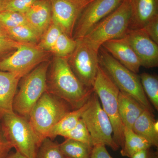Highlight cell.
<instances>
[{"instance_id": "obj_1", "label": "cell", "mask_w": 158, "mask_h": 158, "mask_svg": "<svg viewBox=\"0 0 158 158\" xmlns=\"http://www.w3.org/2000/svg\"><path fill=\"white\" fill-rule=\"evenodd\" d=\"M47 91L63 100L74 110L87 102L94 91L79 81L70 68L68 58L55 56L48 72Z\"/></svg>"}, {"instance_id": "obj_2", "label": "cell", "mask_w": 158, "mask_h": 158, "mask_svg": "<svg viewBox=\"0 0 158 158\" xmlns=\"http://www.w3.org/2000/svg\"><path fill=\"white\" fill-rule=\"evenodd\" d=\"M72 110L63 100L46 91L30 112L28 119L38 147L58 121Z\"/></svg>"}, {"instance_id": "obj_3", "label": "cell", "mask_w": 158, "mask_h": 158, "mask_svg": "<svg viewBox=\"0 0 158 158\" xmlns=\"http://www.w3.org/2000/svg\"><path fill=\"white\" fill-rule=\"evenodd\" d=\"M131 15V2L123 0L114 11L97 24L81 39L98 51L106 41L125 36L129 30Z\"/></svg>"}, {"instance_id": "obj_4", "label": "cell", "mask_w": 158, "mask_h": 158, "mask_svg": "<svg viewBox=\"0 0 158 158\" xmlns=\"http://www.w3.org/2000/svg\"><path fill=\"white\" fill-rule=\"evenodd\" d=\"M99 65L109 75L119 90L130 94L145 109L153 112L144 93L140 77L118 62L102 47L98 51Z\"/></svg>"}, {"instance_id": "obj_5", "label": "cell", "mask_w": 158, "mask_h": 158, "mask_svg": "<svg viewBox=\"0 0 158 158\" xmlns=\"http://www.w3.org/2000/svg\"><path fill=\"white\" fill-rule=\"evenodd\" d=\"M94 91L98 96L102 108L110 118L113 128V138L119 147L124 144L123 124L118 110L119 90L109 75L99 65L93 85Z\"/></svg>"}, {"instance_id": "obj_6", "label": "cell", "mask_w": 158, "mask_h": 158, "mask_svg": "<svg viewBox=\"0 0 158 158\" xmlns=\"http://www.w3.org/2000/svg\"><path fill=\"white\" fill-rule=\"evenodd\" d=\"M49 66V62H43L22 77L13 101L15 113L28 119L31 110L47 91Z\"/></svg>"}, {"instance_id": "obj_7", "label": "cell", "mask_w": 158, "mask_h": 158, "mask_svg": "<svg viewBox=\"0 0 158 158\" xmlns=\"http://www.w3.org/2000/svg\"><path fill=\"white\" fill-rule=\"evenodd\" d=\"M0 123L4 136L16 151L35 158L38 143L28 119L13 113L4 116Z\"/></svg>"}, {"instance_id": "obj_8", "label": "cell", "mask_w": 158, "mask_h": 158, "mask_svg": "<svg viewBox=\"0 0 158 158\" xmlns=\"http://www.w3.org/2000/svg\"><path fill=\"white\" fill-rule=\"evenodd\" d=\"M90 104L81 116V119L90 133L93 145L102 144L114 151L119 148L113 138V128L108 115L103 110L96 94L90 96Z\"/></svg>"}, {"instance_id": "obj_9", "label": "cell", "mask_w": 158, "mask_h": 158, "mask_svg": "<svg viewBox=\"0 0 158 158\" xmlns=\"http://www.w3.org/2000/svg\"><path fill=\"white\" fill-rule=\"evenodd\" d=\"M48 52L37 44L23 43L0 60V70L17 75L21 78L43 62L47 61Z\"/></svg>"}, {"instance_id": "obj_10", "label": "cell", "mask_w": 158, "mask_h": 158, "mask_svg": "<svg viewBox=\"0 0 158 158\" xmlns=\"http://www.w3.org/2000/svg\"><path fill=\"white\" fill-rule=\"evenodd\" d=\"M76 40V48L68 58L69 64L81 83L87 88H93L99 65L98 51L83 40Z\"/></svg>"}, {"instance_id": "obj_11", "label": "cell", "mask_w": 158, "mask_h": 158, "mask_svg": "<svg viewBox=\"0 0 158 158\" xmlns=\"http://www.w3.org/2000/svg\"><path fill=\"white\" fill-rule=\"evenodd\" d=\"M123 0H93L82 11L74 30L73 38L82 39L94 26L115 10Z\"/></svg>"}, {"instance_id": "obj_12", "label": "cell", "mask_w": 158, "mask_h": 158, "mask_svg": "<svg viewBox=\"0 0 158 158\" xmlns=\"http://www.w3.org/2000/svg\"><path fill=\"white\" fill-rule=\"evenodd\" d=\"M52 7V20L62 32L73 37L74 30L81 13L90 0H49Z\"/></svg>"}, {"instance_id": "obj_13", "label": "cell", "mask_w": 158, "mask_h": 158, "mask_svg": "<svg viewBox=\"0 0 158 158\" xmlns=\"http://www.w3.org/2000/svg\"><path fill=\"white\" fill-rule=\"evenodd\" d=\"M141 62L146 68L158 66V44L148 35L144 29L129 30L124 37Z\"/></svg>"}, {"instance_id": "obj_14", "label": "cell", "mask_w": 158, "mask_h": 158, "mask_svg": "<svg viewBox=\"0 0 158 158\" xmlns=\"http://www.w3.org/2000/svg\"><path fill=\"white\" fill-rule=\"evenodd\" d=\"M102 47L131 71L136 74L139 72L141 62L124 37L108 40Z\"/></svg>"}, {"instance_id": "obj_15", "label": "cell", "mask_w": 158, "mask_h": 158, "mask_svg": "<svg viewBox=\"0 0 158 158\" xmlns=\"http://www.w3.org/2000/svg\"><path fill=\"white\" fill-rule=\"evenodd\" d=\"M20 77L0 70V122L4 116L14 113L13 105Z\"/></svg>"}, {"instance_id": "obj_16", "label": "cell", "mask_w": 158, "mask_h": 158, "mask_svg": "<svg viewBox=\"0 0 158 158\" xmlns=\"http://www.w3.org/2000/svg\"><path fill=\"white\" fill-rule=\"evenodd\" d=\"M131 7L129 30L143 28L158 15V0H131Z\"/></svg>"}, {"instance_id": "obj_17", "label": "cell", "mask_w": 158, "mask_h": 158, "mask_svg": "<svg viewBox=\"0 0 158 158\" xmlns=\"http://www.w3.org/2000/svg\"><path fill=\"white\" fill-rule=\"evenodd\" d=\"M24 14L29 25L41 37L52 22V7L49 0H38Z\"/></svg>"}, {"instance_id": "obj_18", "label": "cell", "mask_w": 158, "mask_h": 158, "mask_svg": "<svg viewBox=\"0 0 158 158\" xmlns=\"http://www.w3.org/2000/svg\"><path fill=\"white\" fill-rule=\"evenodd\" d=\"M145 108L135 99L125 92L120 91L118 97V110L124 127L132 128L137 118Z\"/></svg>"}, {"instance_id": "obj_19", "label": "cell", "mask_w": 158, "mask_h": 158, "mask_svg": "<svg viewBox=\"0 0 158 158\" xmlns=\"http://www.w3.org/2000/svg\"><path fill=\"white\" fill-rule=\"evenodd\" d=\"M132 129L145 138L152 146L158 147V122L152 112L145 109L137 118Z\"/></svg>"}, {"instance_id": "obj_20", "label": "cell", "mask_w": 158, "mask_h": 158, "mask_svg": "<svg viewBox=\"0 0 158 158\" xmlns=\"http://www.w3.org/2000/svg\"><path fill=\"white\" fill-rule=\"evenodd\" d=\"M90 104L89 99L81 107L71 110L65 114L52 128L48 133V138L53 140L57 136H60L63 133L73 129L81 118L83 113L88 109Z\"/></svg>"}, {"instance_id": "obj_21", "label": "cell", "mask_w": 158, "mask_h": 158, "mask_svg": "<svg viewBox=\"0 0 158 158\" xmlns=\"http://www.w3.org/2000/svg\"><path fill=\"white\" fill-rule=\"evenodd\" d=\"M123 135L124 144L120 151L123 156L130 158L143 150L152 147L145 138L136 134L131 128L124 127Z\"/></svg>"}, {"instance_id": "obj_22", "label": "cell", "mask_w": 158, "mask_h": 158, "mask_svg": "<svg viewBox=\"0 0 158 158\" xmlns=\"http://www.w3.org/2000/svg\"><path fill=\"white\" fill-rule=\"evenodd\" d=\"M93 147L69 138L59 144L60 150L65 158H90Z\"/></svg>"}, {"instance_id": "obj_23", "label": "cell", "mask_w": 158, "mask_h": 158, "mask_svg": "<svg viewBox=\"0 0 158 158\" xmlns=\"http://www.w3.org/2000/svg\"><path fill=\"white\" fill-rule=\"evenodd\" d=\"M8 37L17 42L37 44L40 36L29 24H24L5 29Z\"/></svg>"}, {"instance_id": "obj_24", "label": "cell", "mask_w": 158, "mask_h": 158, "mask_svg": "<svg viewBox=\"0 0 158 158\" xmlns=\"http://www.w3.org/2000/svg\"><path fill=\"white\" fill-rule=\"evenodd\" d=\"M145 95L152 106L158 110V78L156 75L144 73L139 75Z\"/></svg>"}, {"instance_id": "obj_25", "label": "cell", "mask_w": 158, "mask_h": 158, "mask_svg": "<svg viewBox=\"0 0 158 158\" xmlns=\"http://www.w3.org/2000/svg\"><path fill=\"white\" fill-rule=\"evenodd\" d=\"M77 44L76 40L62 32L50 52L56 57L68 58L75 49Z\"/></svg>"}, {"instance_id": "obj_26", "label": "cell", "mask_w": 158, "mask_h": 158, "mask_svg": "<svg viewBox=\"0 0 158 158\" xmlns=\"http://www.w3.org/2000/svg\"><path fill=\"white\" fill-rule=\"evenodd\" d=\"M62 32L59 26L52 20L48 27L40 37L37 46L43 50L50 52Z\"/></svg>"}, {"instance_id": "obj_27", "label": "cell", "mask_w": 158, "mask_h": 158, "mask_svg": "<svg viewBox=\"0 0 158 158\" xmlns=\"http://www.w3.org/2000/svg\"><path fill=\"white\" fill-rule=\"evenodd\" d=\"M35 158H65L59 144L48 138L43 140L37 150Z\"/></svg>"}, {"instance_id": "obj_28", "label": "cell", "mask_w": 158, "mask_h": 158, "mask_svg": "<svg viewBox=\"0 0 158 158\" xmlns=\"http://www.w3.org/2000/svg\"><path fill=\"white\" fill-rule=\"evenodd\" d=\"M60 136L64 137L65 139L69 138L73 139L76 141L83 142L90 146H94L90 133L81 118L73 129L63 133Z\"/></svg>"}, {"instance_id": "obj_29", "label": "cell", "mask_w": 158, "mask_h": 158, "mask_svg": "<svg viewBox=\"0 0 158 158\" xmlns=\"http://www.w3.org/2000/svg\"><path fill=\"white\" fill-rule=\"evenodd\" d=\"M24 24H28L24 14L12 11H0V25L4 29Z\"/></svg>"}, {"instance_id": "obj_30", "label": "cell", "mask_w": 158, "mask_h": 158, "mask_svg": "<svg viewBox=\"0 0 158 158\" xmlns=\"http://www.w3.org/2000/svg\"><path fill=\"white\" fill-rule=\"evenodd\" d=\"M38 0H7L1 11L25 13Z\"/></svg>"}, {"instance_id": "obj_31", "label": "cell", "mask_w": 158, "mask_h": 158, "mask_svg": "<svg viewBox=\"0 0 158 158\" xmlns=\"http://www.w3.org/2000/svg\"><path fill=\"white\" fill-rule=\"evenodd\" d=\"M23 44L15 41L9 37H0V60L16 50Z\"/></svg>"}, {"instance_id": "obj_32", "label": "cell", "mask_w": 158, "mask_h": 158, "mask_svg": "<svg viewBox=\"0 0 158 158\" xmlns=\"http://www.w3.org/2000/svg\"><path fill=\"white\" fill-rule=\"evenodd\" d=\"M146 34L158 44V15L148 23L143 28Z\"/></svg>"}, {"instance_id": "obj_33", "label": "cell", "mask_w": 158, "mask_h": 158, "mask_svg": "<svg viewBox=\"0 0 158 158\" xmlns=\"http://www.w3.org/2000/svg\"><path fill=\"white\" fill-rule=\"evenodd\" d=\"M13 146L4 136L0 127V158H7Z\"/></svg>"}, {"instance_id": "obj_34", "label": "cell", "mask_w": 158, "mask_h": 158, "mask_svg": "<svg viewBox=\"0 0 158 158\" xmlns=\"http://www.w3.org/2000/svg\"><path fill=\"white\" fill-rule=\"evenodd\" d=\"M106 146L102 144L94 145L90 158H113L107 150Z\"/></svg>"}, {"instance_id": "obj_35", "label": "cell", "mask_w": 158, "mask_h": 158, "mask_svg": "<svg viewBox=\"0 0 158 158\" xmlns=\"http://www.w3.org/2000/svg\"><path fill=\"white\" fill-rule=\"evenodd\" d=\"M130 158H158V152L150 148L137 153Z\"/></svg>"}, {"instance_id": "obj_36", "label": "cell", "mask_w": 158, "mask_h": 158, "mask_svg": "<svg viewBox=\"0 0 158 158\" xmlns=\"http://www.w3.org/2000/svg\"><path fill=\"white\" fill-rule=\"evenodd\" d=\"M7 158H28L20 153L15 152L10 153Z\"/></svg>"}, {"instance_id": "obj_37", "label": "cell", "mask_w": 158, "mask_h": 158, "mask_svg": "<svg viewBox=\"0 0 158 158\" xmlns=\"http://www.w3.org/2000/svg\"><path fill=\"white\" fill-rule=\"evenodd\" d=\"M8 37L7 32L3 27L0 25V37Z\"/></svg>"}, {"instance_id": "obj_38", "label": "cell", "mask_w": 158, "mask_h": 158, "mask_svg": "<svg viewBox=\"0 0 158 158\" xmlns=\"http://www.w3.org/2000/svg\"><path fill=\"white\" fill-rule=\"evenodd\" d=\"M7 0H0V11L2 9L3 6L5 5Z\"/></svg>"}, {"instance_id": "obj_39", "label": "cell", "mask_w": 158, "mask_h": 158, "mask_svg": "<svg viewBox=\"0 0 158 158\" xmlns=\"http://www.w3.org/2000/svg\"><path fill=\"white\" fill-rule=\"evenodd\" d=\"M90 1H93V0H90Z\"/></svg>"}, {"instance_id": "obj_40", "label": "cell", "mask_w": 158, "mask_h": 158, "mask_svg": "<svg viewBox=\"0 0 158 158\" xmlns=\"http://www.w3.org/2000/svg\"><path fill=\"white\" fill-rule=\"evenodd\" d=\"M128 1H129L130 2H131V0H128Z\"/></svg>"}]
</instances>
